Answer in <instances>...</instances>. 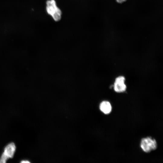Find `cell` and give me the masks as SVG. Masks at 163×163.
<instances>
[{"label": "cell", "instance_id": "obj_1", "mask_svg": "<svg viewBox=\"0 0 163 163\" xmlns=\"http://www.w3.org/2000/svg\"><path fill=\"white\" fill-rule=\"evenodd\" d=\"M46 9L47 13L51 15L56 21H59L61 18L62 12L56 5L55 0H49L46 2Z\"/></svg>", "mask_w": 163, "mask_h": 163}, {"label": "cell", "instance_id": "obj_2", "mask_svg": "<svg viewBox=\"0 0 163 163\" xmlns=\"http://www.w3.org/2000/svg\"><path fill=\"white\" fill-rule=\"evenodd\" d=\"M16 150L15 144L11 142L4 147L0 157V163H5L9 159L13 158Z\"/></svg>", "mask_w": 163, "mask_h": 163}, {"label": "cell", "instance_id": "obj_3", "mask_svg": "<svg viewBox=\"0 0 163 163\" xmlns=\"http://www.w3.org/2000/svg\"><path fill=\"white\" fill-rule=\"evenodd\" d=\"M157 146L156 141L151 137L144 138L141 142L140 147L141 149L144 152L146 153L155 150Z\"/></svg>", "mask_w": 163, "mask_h": 163}, {"label": "cell", "instance_id": "obj_4", "mask_svg": "<svg viewBox=\"0 0 163 163\" xmlns=\"http://www.w3.org/2000/svg\"><path fill=\"white\" fill-rule=\"evenodd\" d=\"M125 78L123 76H119L115 79L113 85L114 91L118 93L124 91L126 87L125 84Z\"/></svg>", "mask_w": 163, "mask_h": 163}, {"label": "cell", "instance_id": "obj_5", "mask_svg": "<svg viewBox=\"0 0 163 163\" xmlns=\"http://www.w3.org/2000/svg\"><path fill=\"white\" fill-rule=\"evenodd\" d=\"M100 109L104 113L108 114L111 111L112 107L109 102L107 101H104L100 104Z\"/></svg>", "mask_w": 163, "mask_h": 163}, {"label": "cell", "instance_id": "obj_6", "mask_svg": "<svg viewBox=\"0 0 163 163\" xmlns=\"http://www.w3.org/2000/svg\"><path fill=\"white\" fill-rule=\"evenodd\" d=\"M21 163H30V161L27 159H24L21 161Z\"/></svg>", "mask_w": 163, "mask_h": 163}, {"label": "cell", "instance_id": "obj_7", "mask_svg": "<svg viewBox=\"0 0 163 163\" xmlns=\"http://www.w3.org/2000/svg\"><path fill=\"white\" fill-rule=\"evenodd\" d=\"M127 0H116L117 2L119 3H123L126 1Z\"/></svg>", "mask_w": 163, "mask_h": 163}]
</instances>
